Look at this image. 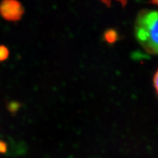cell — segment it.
<instances>
[{
    "label": "cell",
    "mask_w": 158,
    "mask_h": 158,
    "mask_svg": "<svg viewBox=\"0 0 158 158\" xmlns=\"http://www.w3.org/2000/svg\"><path fill=\"white\" fill-rule=\"evenodd\" d=\"M153 84H154V87H155L156 92H157V93L158 94V70H157V72L155 73V76H154Z\"/></svg>",
    "instance_id": "4"
},
{
    "label": "cell",
    "mask_w": 158,
    "mask_h": 158,
    "mask_svg": "<svg viewBox=\"0 0 158 158\" xmlns=\"http://www.w3.org/2000/svg\"><path fill=\"white\" fill-rule=\"evenodd\" d=\"M23 14L22 5L17 0H2L0 3V15L7 21H19Z\"/></svg>",
    "instance_id": "2"
},
{
    "label": "cell",
    "mask_w": 158,
    "mask_h": 158,
    "mask_svg": "<svg viewBox=\"0 0 158 158\" xmlns=\"http://www.w3.org/2000/svg\"><path fill=\"white\" fill-rule=\"evenodd\" d=\"M9 55V51L5 46H0V62L5 60Z\"/></svg>",
    "instance_id": "3"
},
{
    "label": "cell",
    "mask_w": 158,
    "mask_h": 158,
    "mask_svg": "<svg viewBox=\"0 0 158 158\" xmlns=\"http://www.w3.org/2000/svg\"><path fill=\"white\" fill-rule=\"evenodd\" d=\"M135 36L148 53L158 55V11L146 10L138 15Z\"/></svg>",
    "instance_id": "1"
},
{
    "label": "cell",
    "mask_w": 158,
    "mask_h": 158,
    "mask_svg": "<svg viewBox=\"0 0 158 158\" xmlns=\"http://www.w3.org/2000/svg\"><path fill=\"white\" fill-rule=\"evenodd\" d=\"M152 3L155 4V5H158V0H152Z\"/></svg>",
    "instance_id": "5"
}]
</instances>
